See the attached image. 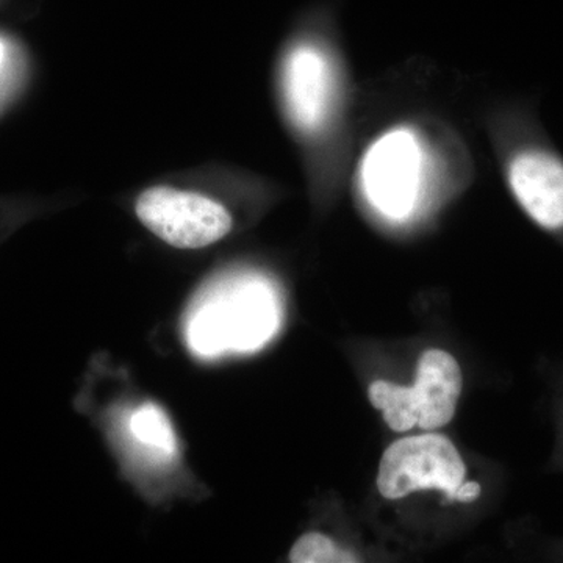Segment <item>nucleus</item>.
Instances as JSON below:
<instances>
[{
	"label": "nucleus",
	"instance_id": "nucleus-7",
	"mask_svg": "<svg viewBox=\"0 0 563 563\" xmlns=\"http://www.w3.org/2000/svg\"><path fill=\"white\" fill-rule=\"evenodd\" d=\"M515 201L544 231L563 229V158L543 146L520 147L506 163Z\"/></svg>",
	"mask_w": 563,
	"mask_h": 563
},
{
	"label": "nucleus",
	"instance_id": "nucleus-3",
	"mask_svg": "<svg viewBox=\"0 0 563 563\" xmlns=\"http://www.w3.org/2000/svg\"><path fill=\"white\" fill-rule=\"evenodd\" d=\"M462 384L461 366L453 355L429 350L418 361L413 387L376 380L368 396L374 409L383 410L391 431L407 432L418 426L431 432L453 420Z\"/></svg>",
	"mask_w": 563,
	"mask_h": 563
},
{
	"label": "nucleus",
	"instance_id": "nucleus-8",
	"mask_svg": "<svg viewBox=\"0 0 563 563\" xmlns=\"http://www.w3.org/2000/svg\"><path fill=\"white\" fill-rule=\"evenodd\" d=\"M129 431L139 446L157 462L173 461L177 453L176 435L172 421L161 407L144 404L132 413Z\"/></svg>",
	"mask_w": 563,
	"mask_h": 563
},
{
	"label": "nucleus",
	"instance_id": "nucleus-2",
	"mask_svg": "<svg viewBox=\"0 0 563 563\" xmlns=\"http://www.w3.org/2000/svg\"><path fill=\"white\" fill-rule=\"evenodd\" d=\"M435 180L431 147L412 125H396L379 133L357 166L363 201L395 224L412 220Z\"/></svg>",
	"mask_w": 563,
	"mask_h": 563
},
{
	"label": "nucleus",
	"instance_id": "nucleus-9",
	"mask_svg": "<svg viewBox=\"0 0 563 563\" xmlns=\"http://www.w3.org/2000/svg\"><path fill=\"white\" fill-rule=\"evenodd\" d=\"M292 563H354L355 554L343 550L339 544L320 532L302 536L290 551Z\"/></svg>",
	"mask_w": 563,
	"mask_h": 563
},
{
	"label": "nucleus",
	"instance_id": "nucleus-1",
	"mask_svg": "<svg viewBox=\"0 0 563 563\" xmlns=\"http://www.w3.org/2000/svg\"><path fill=\"white\" fill-rule=\"evenodd\" d=\"M279 317L272 280L255 273L225 274L209 282L191 303L188 344L206 358L255 351L276 333Z\"/></svg>",
	"mask_w": 563,
	"mask_h": 563
},
{
	"label": "nucleus",
	"instance_id": "nucleus-6",
	"mask_svg": "<svg viewBox=\"0 0 563 563\" xmlns=\"http://www.w3.org/2000/svg\"><path fill=\"white\" fill-rule=\"evenodd\" d=\"M280 92L292 128L317 135L332 120L339 99V76L331 55L314 44H298L285 55Z\"/></svg>",
	"mask_w": 563,
	"mask_h": 563
},
{
	"label": "nucleus",
	"instance_id": "nucleus-10",
	"mask_svg": "<svg viewBox=\"0 0 563 563\" xmlns=\"http://www.w3.org/2000/svg\"><path fill=\"white\" fill-rule=\"evenodd\" d=\"M481 496V485L477 483H465L455 492L454 499L459 503H474Z\"/></svg>",
	"mask_w": 563,
	"mask_h": 563
},
{
	"label": "nucleus",
	"instance_id": "nucleus-11",
	"mask_svg": "<svg viewBox=\"0 0 563 563\" xmlns=\"http://www.w3.org/2000/svg\"><path fill=\"white\" fill-rule=\"evenodd\" d=\"M3 58H5V46L0 43V65H2Z\"/></svg>",
	"mask_w": 563,
	"mask_h": 563
},
{
	"label": "nucleus",
	"instance_id": "nucleus-4",
	"mask_svg": "<svg viewBox=\"0 0 563 563\" xmlns=\"http://www.w3.org/2000/svg\"><path fill=\"white\" fill-rule=\"evenodd\" d=\"M465 476V463L453 442L440 433H422L398 440L385 450L377 488L387 499L421 490H440L454 499Z\"/></svg>",
	"mask_w": 563,
	"mask_h": 563
},
{
	"label": "nucleus",
	"instance_id": "nucleus-5",
	"mask_svg": "<svg viewBox=\"0 0 563 563\" xmlns=\"http://www.w3.org/2000/svg\"><path fill=\"white\" fill-rule=\"evenodd\" d=\"M140 221L152 233L179 250H199L224 239L232 217L222 203L172 187H152L135 206Z\"/></svg>",
	"mask_w": 563,
	"mask_h": 563
}]
</instances>
